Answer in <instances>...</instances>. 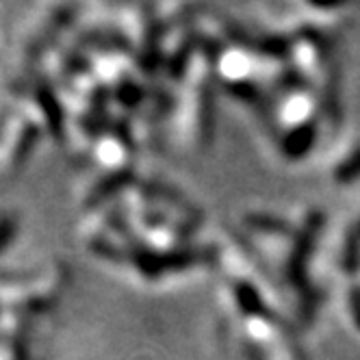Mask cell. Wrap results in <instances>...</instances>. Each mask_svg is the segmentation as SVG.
Listing matches in <instances>:
<instances>
[{"label":"cell","mask_w":360,"mask_h":360,"mask_svg":"<svg viewBox=\"0 0 360 360\" xmlns=\"http://www.w3.org/2000/svg\"><path fill=\"white\" fill-rule=\"evenodd\" d=\"M15 233V221L11 217H0V254L9 245Z\"/></svg>","instance_id":"cell-1"}]
</instances>
